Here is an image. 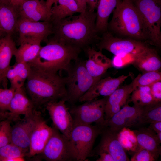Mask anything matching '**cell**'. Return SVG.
<instances>
[{
	"label": "cell",
	"mask_w": 161,
	"mask_h": 161,
	"mask_svg": "<svg viewBox=\"0 0 161 161\" xmlns=\"http://www.w3.org/2000/svg\"><path fill=\"white\" fill-rule=\"evenodd\" d=\"M96 44L97 48L102 51L106 50L115 56L137 54L146 48L148 45L144 41L128 38L115 37L107 30L103 33Z\"/></svg>",
	"instance_id": "obj_10"
},
{
	"label": "cell",
	"mask_w": 161,
	"mask_h": 161,
	"mask_svg": "<svg viewBox=\"0 0 161 161\" xmlns=\"http://www.w3.org/2000/svg\"><path fill=\"white\" fill-rule=\"evenodd\" d=\"M18 18L34 21L50 20V13L44 0H25L17 7Z\"/></svg>",
	"instance_id": "obj_19"
},
{
	"label": "cell",
	"mask_w": 161,
	"mask_h": 161,
	"mask_svg": "<svg viewBox=\"0 0 161 161\" xmlns=\"http://www.w3.org/2000/svg\"><path fill=\"white\" fill-rule=\"evenodd\" d=\"M53 25L51 21H32L18 18L16 32L19 34L18 39L26 38H39L46 42L53 32Z\"/></svg>",
	"instance_id": "obj_14"
},
{
	"label": "cell",
	"mask_w": 161,
	"mask_h": 161,
	"mask_svg": "<svg viewBox=\"0 0 161 161\" xmlns=\"http://www.w3.org/2000/svg\"><path fill=\"white\" fill-rule=\"evenodd\" d=\"M81 12L84 11L87 8V0H75Z\"/></svg>",
	"instance_id": "obj_42"
},
{
	"label": "cell",
	"mask_w": 161,
	"mask_h": 161,
	"mask_svg": "<svg viewBox=\"0 0 161 161\" xmlns=\"http://www.w3.org/2000/svg\"><path fill=\"white\" fill-rule=\"evenodd\" d=\"M130 102L134 105L144 106L157 102L152 96L149 86H141L136 87L132 92L127 103Z\"/></svg>",
	"instance_id": "obj_31"
},
{
	"label": "cell",
	"mask_w": 161,
	"mask_h": 161,
	"mask_svg": "<svg viewBox=\"0 0 161 161\" xmlns=\"http://www.w3.org/2000/svg\"><path fill=\"white\" fill-rule=\"evenodd\" d=\"M63 99L48 103L45 106L53 126L69 140L74 126L72 116Z\"/></svg>",
	"instance_id": "obj_11"
},
{
	"label": "cell",
	"mask_w": 161,
	"mask_h": 161,
	"mask_svg": "<svg viewBox=\"0 0 161 161\" xmlns=\"http://www.w3.org/2000/svg\"><path fill=\"white\" fill-rule=\"evenodd\" d=\"M9 117L8 112H4L0 111V118H8Z\"/></svg>",
	"instance_id": "obj_45"
},
{
	"label": "cell",
	"mask_w": 161,
	"mask_h": 161,
	"mask_svg": "<svg viewBox=\"0 0 161 161\" xmlns=\"http://www.w3.org/2000/svg\"><path fill=\"white\" fill-rule=\"evenodd\" d=\"M46 43V45L41 46L35 59L29 64L51 73L65 70L72 61L78 58L82 49L52 38L48 39Z\"/></svg>",
	"instance_id": "obj_3"
},
{
	"label": "cell",
	"mask_w": 161,
	"mask_h": 161,
	"mask_svg": "<svg viewBox=\"0 0 161 161\" xmlns=\"http://www.w3.org/2000/svg\"><path fill=\"white\" fill-rule=\"evenodd\" d=\"M15 89L11 87L9 88H0V111L2 112H9L11 100Z\"/></svg>",
	"instance_id": "obj_35"
},
{
	"label": "cell",
	"mask_w": 161,
	"mask_h": 161,
	"mask_svg": "<svg viewBox=\"0 0 161 161\" xmlns=\"http://www.w3.org/2000/svg\"><path fill=\"white\" fill-rule=\"evenodd\" d=\"M119 133L105 126L101 133V138L97 150H101L109 153L114 161H130L120 142Z\"/></svg>",
	"instance_id": "obj_17"
},
{
	"label": "cell",
	"mask_w": 161,
	"mask_h": 161,
	"mask_svg": "<svg viewBox=\"0 0 161 161\" xmlns=\"http://www.w3.org/2000/svg\"><path fill=\"white\" fill-rule=\"evenodd\" d=\"M39 112L37 110L33 114L24 116L23 118L16 121L15 123L11 127V143L28 153L32 132Z\"/></svg>",
	"instance_id": "obj_13"
},
{
	"label": "cell",
	"mask_w": 161,
	"mask_h": 161,
	"mask_svg": "<svg viewBox=\"0 0 161 161\" xmlns=\"http://www.w3.org/2000/svg\"><path fill=\"white\" fill-rule=\"evenodd\" d=\"M11 122L8 118L0 120V148L11 143Z\"/></svg>",
	"instance_id": "obj_34"
},
{
	"label": "cell",
	"mask_w": 161,
	"mask_h": 161,
	"mask_svg": "<svg viewBox=\"0 0 161 161\" xmlns=\"http://www.w3.org/2000/svg\"><path fill=\"white\" fill-rule=\"evenodd\" d=\"M119 0H99L96 9V28L98 33L106 31L108 19Z\"/></svg>",
	"instance_id": "obj_29"
},
{
	"label": "cell",
	"mask_w": 161,
	"mask_h": 161,
	"mask_svg": "<svg viewBox=\"0 0 161 161\" xmlns=\"http://www.w3.org/2000/svg\"><path fill=\"white\" fill-rule=\"evenodd\" d=\"M0 4H11V0H0Z\"/></svg>",
	"instance_id": "obj_46"
},
{
	"label": "cell",
	"mask_w": 161,
	"mask_h": 161,
	"mask_svg": "<svg viewBox=\"0 0 161 161\" xmlns=\"http://www.w3.org/2000/svg\"><path fill=\"white\" fill-rule=\"evenodd\" d=\"M136 55L129 54L121 56H115L112 60V66L119 68L130 64H132Z\"/></svg>",
	"instance_id": "obj_37"
},
{
	"label": "cell",
	"mask_w": 161,
	"mask_h": 161,
	"mask_svg": "<svg viewBox=\"0 0 161 161\" xmlns=\"http://www.w3.org/2000/svg\"><path fill=\"white\" fill-rule=\"evenodd\" d=\"M122 75L117 78H101L95 83L78 100L80 102L92 100L99 96L108 97L129 77Z\"/></svg>",
	"instance_id": "obj_16"
},
{
	"label": "cell",
	"mask_w": 161,
	"mask_h": 161,
	"mask_svg": "<svg viewBox=\"0 0 161 161\" xmlns=\"http://www.w3.org/2000/svg\"><path fill=\"white\" fill-rule=\"evenodd\" d=\"M40 39L32 38L18 39L19 47L14 55L16 62L30 63L37 57L41 48Z\"/></svg>",
	"instance_id": "obj_22"
},
{
	"label": "cell",
	"mask_w": 161,
	"mask_h": 161,
	"mask_svg": "<svg viewBox=\"0 0 161 161\" xmlns=\"http://www.w3.org/2000/svg\"><path fill=\"white\" fill-rule=\"evenodd\" d=\"M132 64L143 73L159 71L161 67V61L155 49L148 46L136 55Z\"/></svg>",
	"instance_id": "obj_23"
},
{
	"label": "cell",
	"mask_w": 161,
	"mask_h": 161,
	"mask_svg": "<svg viewBox=\"0 0 161 161\" xmlns=\"http://www.w3.org/2000/svg\"><path fill=\"white\" fill-rule=\"evenodd\" d=\"M139 147L151 152L157 159L161 153V143L157 134L152 130L146 127H140L133 131Z\"/></svg>",
	"instance_id": "obj_24"
},
{
	"label": "cell",
	"mask_w": 161,
	"mask_h": 161,
	"mask_svg": "<svg viewBox=\"0 0 161 161\" xmlns=\"http://www.w3.org/2000/svg\"><path fill=\"white\" fill-rule=\"evenodd\" d=\"M2 81H3V80L1 76V75L0 74V82Z\"/></svg>",
	"instance_id": "obj_49"
},
{
	"label": "cell",
	"mask_w": 161,
	"mask_h": 161,
	"mask_svg": "<svg viewBox=\"0 0 161 161\" xmlns=\"http://www.w3.org/2000/svg\"><path fill=\"white\" fill-rule=\"evenodd\" d=\"M144 106L126 104L110 118L106 120L104 126L114 131L119 133L123 128L137 126Z\"/></svg>",
	"instance_id": "obj_12"
},
{
	"label": "cell",
	"mask_w": 161,
	"mask_h": 161,
	"mask_svg": "<svg viewBox=\"0 0 161 161\" xmlns=\"http://www.w3.org/2000/svg\"><path fill=\"white\" fill-rule=\"evenodd\" d=\"M25 0H11V4L17 7Z\"/></svg>",
	"instance_id": "obj_44"
},
{
	"label": "cell",
	"mask_w": 161,
	"mask_h": 161,
	"mask_svg": "<svg viewBox=\"0 0 161 161\" xmlns=\"http://www.w3.org/2000/svg\"><path fill=\"white\" fill-rule=\"evenodd\" d=\"M149 128L154 131L157 134L161 131V121H156L150 123Z\"/></svg>",
	"instance_id": "obj_40"
},
{
	"label": "cell",
	"mask_w": 161,
	"mask_h": 161,
	"mask_svg": "<svg viewBox=\"0 0 161 161\" xmlns=\"http://www.w3.org/2000/svg\"><path fill=\"white\" fill-rule=\"evenodd\" d=\"M6 119V118H0V120H3V119Z\"/></svg>",
	"instance_id": "obj_50"
},
{
	"label": "cell",
	"mask_w": 161,
	"mask_h": 161,
	"mask_svg": "<svg viewBox=\"0 0 161 161\" xmlns=\"http://www.w3.org/2000/svg\"><path fill=\"white\" fill-rule=\"evenodd\" d=\"M85 61L79 58L72 61L66 69L65 87L66 95L64 99L73 104L99 79L92 76L87 70Z\"/></svg>",
	"instance_id": "obj_5"
},
{
	"label": "cell",
	"mask_w": 161,
	"mask_h": 161,
	"mask_svg": "<svg viewBox=\"0 0 161 161\" xmlns=\"http://www.w3.org/2000/svg\"><path fill=\"white\" fill-rule=\"evenodd\" d=\"M161 80V73L159 71H152L139 75L133 80L134 89L141 86H149L153 83Z\"/></svg>",
	"instance_id": "obj_33"
},
{
	"label": "cell",
	"mask_w": 161,
	"mask_h": 161,
	"mask_svg": "<svg viewBox=\"0 0 161 161\" xmlns=\"http://www.w3.org/2000/svg\"><path fill=\"white\" fill-rule=\"evenodd\" d=\"M7 34L4 31L0 28V37H2Z\"/></svg>",
	"instance_id": "obj_47"
},
{
	"label": "cell",
	"mask_w": 161,
	"mask_h": 161,
	"mask_svg": "<svg viewBox=\"0 0 161 161\" xmlns=\"http://www.w3.org/2000/svg\"><path fill=\"white\" fill-rule=\"evenodd\" d=\"M142 19L147 41L161 46V0H131Z\"/></svg>",
	"instance_id": "obj_6"
},
{
	"label": "cell",
	"mask_w": 161,
	"mask_h": 161,
	"mask_svg": "<svg viewBox=\"0 0 161 161\" xmlns=\"http://www.w3.org/2000/svg\"><path fill=\"white\" fill-rule=\"evenodd\" d=\"M28 152L10 143L0 148V161H24Z\"/></svg>",
	"instance_id": "obj_30"
},
{
	"label": "cell",
	"mask_w": 161,
	"mask_h": 161,
	"mask_svg": "<svg viewBox=\"0 0 161 161\" xmlns=\"http://www.w3.org/2000/svg\"><path fill=\"white\" fill-rule=\"evenodd\" d=\"M134 89L132 80L129 84L119 87L108 97L105 108V121L110 118L126 104Z\"/></svg>",
	"instance_id": "obj_21"
},
{
	"label": "cell",
	"mask_w": 161,
	"mask_h": 161,
	"mask_svg": "<svg viewBox=\"0 0 161 161\" xmlns=\"http://www.w3.org/2000/svg\"><path fill=\"white\" fill-rule=\"evenodd\" d=\"M157 137L159 141L161 142V131L157 134Z\"/></svg>",
	"instance_id": "obj_48"
},
{
	"label": "cell",
	"mask_w": 161,
	"mask_h": 161,
	"mask_svg": "<svg viewBox=\"0 0 161 161\" xmlns=\"http://www.w3.org/2000/svg\"><path fill=\"white\" fill-rule=\"evenodd\" d=\"M149 87L154 100L157 102H161V80L153 83Z\"/></svg>",
	"instance_id": "obj_38"
},
{
	"label": "cell",
	"mask_w": 161,
	"mask_h": 161,
	"mask_svg": "<svg viewBox=\"0 0 161 161\" xmlns=\"http://www.w3.org/2000/svg\"><path fill=\"white\" fill-rule=\"evenodd\" d=\"M30 66V73L24 87L37 109L45 107L49 103L65 98V77Z\"/></svg>",
	"instance_id": "obj_2"
},
{
	"label": "cell",
	"mask_w": 161,
	"mask_h": 161,
	"mask_svg": "<svg viewBox=\"0 0 161 161\" xmlns=\"http://www.w3.org/2000/svg\"><path fill=\"white\" fill-rule=\"evenodd\" d=\"M97 154L100 156L97 161H114L112 156L108 153L101 150H97Z\"/></svg>",
	"instance_id": "obj_39"
},
{
	"label": "cell",
	"mask_w": 161,
	"mask_h": 161,
	"mask_svg": "<svg viewBox=\"0 0 161 161\" xmlns=\"http://www.w3.org/2000/svg\"><path fill=\"white\" fill-rule=\"evenodd\" d=\"M31 69L29 63L16 62L8 70L6 78L9 80L10 87L15 89L24 86Z\"/></svg>",
	"instance_id": "obj_28"
},
{
	"label": "cell",
	"mask_w": 161,
	"mask_h": 161,
	"mask_svg": "<svg viewBox=\"0 0 161 161\" xmlns=\"http://www.w3.org/2000/svg\"><path fill=\"white\" fill-rule=\"evenodd\" d=\"M156 157L147 149L139 147L131 157V161H154Z\"/></svg>",
	"instance_id": "obj_36"
},
{
	"label": "cell",
	"mask_w": 161,
	"mask_h": 161,
	"mask_svg": "<svg viewBox=\"0 0 161 161\" xmlns=\"http://www.w3.org/2000/svg\"><path fill=\"white\" fill-rule=\"evenodd\" d=\"M17 48L12 36L6 34L0 37V73L4 81L7 79L6 75L10 67V61Z\"/></svg>",
	"instance_id": "obj_25"
},
{
	"label": "cell",
	"mask_w": 161,
	"mask_h": 161,
	"mask_svg": "<svg viewBox=\"0 0 161 161\" xmlns=\"http://www.w3.org/2000/svg\"><path fill=\"white\" fill-rule=\"evenodd\" d=\"M96 12L89 11L87 7L78 15L52 22V38L81 49H86L100 38L96 28Z\"/></svg>",
	"instance_id": "obj_1"
},
{
	"label": "cell",
	"mask_w": 161,
	"mask_h": 161,
	"mask_svg": "<svg viewBox=\"0 0 161 161\" xmlns=\"http://www.w3.org/2000/svg\"><path fill=\"white\" fill-rule=\"evenodd\" d=\"M37 110L28 95L24 86L15 89L9 107V119L12 121L15 122L20 119L21 115H32Z\"/></svg>",
	"instance_id": "obj_18"
},
{
	"label": "cell",
	"mask_w": 161,
	"mask_h": 161,
	"mask_svg": "<svg viewBox=\"0 0 161 161\" xmlns=\"http://www.w3.org/2000/svg\"><path fill=\"white\" fill-rule=\"evenodd\" d=\"M53 127L49 126L40 112L31 136L28 152V158L40 154L53 132Z\"/></svg>",
	"instance_id": "obj_15"
},
{
	"label": "cell",
	"mask_w": 161,
	"mask_h": 161,
	"mask_svg": "<svg viewBox=\"0 0 161 161\" xmlns=\"http://www.w3.org/2000/svg\"><path fill=\"white\" fill-rule=\"evenodd\" d=\"M56 0H46V4L48 9L50 11L53 4Z\"/></svg>",
	"instance_id": "obj_43"
},
{
	"label": "cell",
	"mask_w": 161,
	"mask_h": 161,
	"mask_svg": "<svg viewBox=\"0 0 161 161\" xmlns=\"http://www.w3.org/2000/svg\"><path fill=\"white\" fill-rule=\"evenodd\" d=\"M81 12L75 0H56L50 10V20L59 21Z\"/></svg>",
	"instance_id": "obj_27"
},
{
	"label": "cell",
	"mask_w": 161,
	"mask_h": 161,
	"mask_svg": "<svg viewBox=\"0 0 161 161\" xmlns=\"http://www.w3.org/2000/svg\"><path fill=\"white\" fill-rule=\"evenodd\" d=\"M99 0H87V7L90 11L94 12L96 9Z\"/></svg>",
	"instance_id": "obj_41"
},
{
	"label": "cell",
	"mask_w": 161,
	"mask_h": 161,
	"mask_svg": "<svg viewBox=\"0 0 161 161\" xmlns=\"http://www.w3.org/2000/svg\"><path fill=\"white\" fill-rule=\"evenodd\" d=\"M161 121V102H156L144 106L137 126Z\"/></svg>",
	"instance_id": "obj_32"
},
{
	"label": "cell",
	"mask_w": 161,
	"mask_h": 161,
	"mask_svg": "<svg viewBox=\"0 0 161 161\" xmlns=\"http://www.w3.org/2000/svg\"><path fill=\"white\" fill-rule=\"evenodd\" d=\"M105 126L96 124L74 125L69 140L76 152L77 161L85 160L90 155L97 137Z\"/></svg>",
	"instance_id": "obj_7"
},
{
	"label": "cell",
	"mask_w": 161,
	"mask_h": 161,
	"mask_svg": "<svg viewBox=\"0 0 161 161\" xmlns=\"http://www.w3.org/2000/svg\"><path fill=\"white\" fill-rule=\"evenodd\" d=\"M112 13L108 25L110 32L126 38L147 41L142 19L131 0H119Z\"/></svg>",
	"instance_id": "obj_4"
},
{
	"label": "cell",
	"mask_w": 161,
	"mask_h": 161,
	"mask_svg": "<svg viewBox=\"0 0 161 161\" xmlns=\"http://www.w3.org/2000/svg\"><path fill=\"white\" fill-rule=\"evenodd\" d=\"M85 49L88 56L85 61L86 69L92 76L99 80L108 69L113 67L112 60L101 50L97 51L90 46Z\"/></svg>",
	"instance_id": "obj_20"
},
{
	"label": "cell",
	"mask_w": 161,
	"mask_h": 161,
	"mask_svg": "<svg viewBox=\"0 0 161 161\" xmlns=\"http://www.w3.org/2000/svg\"><path fill=\"white\" fill-rule=\"evenodd\" d=\"M108 97L84 102L82 104L73 106L69 109L74 125L96 124L104 126L105 108Z\"/></svg>",
	"instance_id": "obj_9"
},
{
	"label": "cell",
	"mask_w": 161,
	"mask_h": 161,
	"mask_svg": "<svg viewBox=\"0 0 161 161\" xmlns=\"http://www.w3.org/2000/svg\"><path fill=\"white\" fill-rule=\"evenodd\" d=\"M18 16L17 7L11 4H0V28L7 34L16 32Z\"/></svg>",
	"instance_id": "obj_26"
},
{
	"label": "cell",
	"mask_w": 161,
	"mask_h": 161,
	"mask_svg": "<svg viewBox=\"0 0 161 161\" xmlns=\"http://www.w3.org/2000/svg\"><path fill=\"white\" fill-rule=\"evenodd\" d=\"M51 136L42 152L41 158L47 161H77L75 151L69 140L54 126Z\"/></svg>",
	"instance_id": "obj_8"
}]
</instances>
